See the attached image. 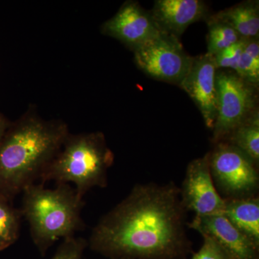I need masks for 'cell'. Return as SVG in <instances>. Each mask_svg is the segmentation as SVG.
Masks as SVG:
<instances>
[{
  "label": "cell",
  "mask_w": 259,
  "mask_h": 259,
  "mask_svg": "<svg viewBox=\"0 0 259 259\" xmlns=\"http://www.w3.org/2000/svg\"><path fill=\"white\" fill-rule=\"evenodd\" d=\"M240 77L254 86L259 83L258 38L247 40L234 71Z\"/></svg>",
  "instance_id": "ac0fdd59"
},
{
  "label": "cell",
  "mask_w": 259,
  "mask_h": 259,
  "mask_svg": "<svg viewBox=\"0 0 259 259\" xmlns=\"http://www.w3.org/2000/svg\"><path fill=\"white\" fill-rule=\"evenodd\" d=\"M101 31L133 51L162 32L151 13L135 1L125 2L112 18L104 23Z\"/></svg>",
  "instance_id": "30bf717a"
},
{
  "label": "cell",
  "mask_w": 259,
  "mask_h": 259,
  "mask_svg": "<svg viewBox=\"0 0 259 259\" xmlns=\"http://www.w3.org/2000/svg\"><path fill=\"white\" fill-rule=\"evenodd\" d=\"M211 175L223 199L255 197L259 186L258 167L233 144L221 141L209 153Z\"/></svg>",
  "instance_id": "5b68a950"
},
{
  "label": "cell",
  "mask_w": 259,
  "mask_h": 259,
  "mask_svg": "<svg viewBox=\"0 0 259 259\" xmlns=\"http://www.w3.org/2000/svg\"><path fill=\"white\" fill-rule=\"evenodd\" d=\"M202 237V247L190 259H229L221 245L212 238L207 236Z\"/></svg>",
  "instance_id": "44dd1931"
},
{
  "label": "cell",
  "mask_w": 259,
  "mask_h": 259,
  "mask_svg": "<svg viewBox=\"0 0 259 259\" xmlns=\"http://www.w3.org/2000/svg\"><path fill=\"white\" fill-rule=\"evenodd\" d=\"M223 214L259 248L258 196L245 198L225 199V209Z\"/></svg>",
  "instance_id": "4fadbf2b"
},
{
  "label": "cell",
  "mask_w": 259,
  "mask_h": 259,
  "mask_svg": "<svg viewBox=\"0 0 259 259\" xmlns=\"http://www.w3.org/2000/svg\"><path fill=\"white\" fill-rule=\"evenodd\" d=\"M22 218L21 210L14 207L13 201L0 194V251L18 240Z\"/></svg>",
  "instance_id": "2e32d148"
},
{
  "label": "cell",
  "mask_w": 259,
  "mask_h": 259,
  "mask_svg": "<svg viewBox=\"0 0 259 259\" xmlns=\"http://www.w3.org/2000/svg\"><path fill=\"white\" fill-rule=\"evenodd\" d=\"M259 163V114L256 110L226 140Z\"/></svg>",
  "instance_id": "9a60e30c"
},
{
  "label": "cell",
  "mask_w": 259,
  "mask_h": 259,
  "mask_svg": "<svg viewBox=\"0 0 259 259\" xmlns=\"http://www.w3.org/2000/svg\"><path fill=\"white\" fill-rule=\"evenodd\" d=\"M180 197L186 211H192L195 216L223 214L225 199L213 182L209 153L189 163Z\"/></svg>",
  "instance_id": "ba28073f"
},
{
  "label": "cell",
  "mask_w": 259,
  "mask_h": 259,
  "mask_svg": "<svg viewBox=\"0 0 259 259\" xmlns=\"http://www.w3.org/2000/svg\"><path fill=\"white\" fill-rule=\"evenodd\" d=\"M241 36L228 24L211 17L208 20L207 52L214 56L241 40Z\"/></svg>",
  "instance_id": "e0dca14e"
},
{
  "label": "cell",
  "mask_w": 259,
  "mask_h": 259,
  "mask_svg": "<svg viewBox=\"0 0 259 259\" xmlns=\"http://www.w3.org/2000/svg\"><path fill=\"white\" fill-rule=\"evenodd\" d=\"M214 18L226 23L243 39L258 38V1H247L220 12Z\"/></svg>",
  "instance_id": "5bb4252c"
},
{
  "label": "cell",
  "mask_w": 259,
  "mask_h": 259,
  "mask_svg": "<svg viewBox=\"0 0 259 259\" xmlns=\"http://www.w3.org/2000/svg\"><path fill=\"white\" fill-rule=\"evenodd\" d=\"M10 123L8 120L0 114V142L6 134L7 131L9 128Z\"/></svg>",
  "instance_id": "7402d4cb"
},
{
  "label": "cell",
  "mask_w": 259,
  "mask_h": 259,
  "mask_svg": "<svg viewBox=\"0 0 259 259\" xmlns=\"http://www.w3.org/2000/svg\"><path fill=\"white\" fill-rule=\"evenodd\" d=\"M186 212L174 182L136 185L100 220L88 245L111 259H185Z\"/></svg>",
  "instance_id": "6da1fadb"
},
{
  "label": "cell",
  "mask_w": 259,
  "mask_h": 259,
  "mask_svg": "<svg viewBox=\"0 0 259 259\" xmlns=\"http://www.w3.org/2000/svg\"><path fill=\"white\" fill-rule=\"evenodd\" d=\"M70 134L67 124L28 110L0 142V194L13 201L41 179Z\"/></svg>",
  "instance_id": "7a4b0ae2"
},
{
  "label": "cell",
  "mask_w": 259,
  "mask_h": 259,
  "mask_svg": "<svg viewBox=\"0 0 259 259\" xmlns=\"http://www.w3.org/2000/svg\"><path fill=\"white\" fill-rule=\"evenodd\" d=\"M150 13L162 32L179 38L190 25L206 18L207 8L200 0H156Z\"/></svg>",
  "instance_id": "7c38bea8"
},
{
  "label": "cell",
  "mask_w": 259,
  "mask_h": 259,
  "mask_svg": "<svg viewBox=\"0 0 259 259\" xmlns=\"http://www.w3.org/2000/svg\"><path fill=\"white\" fill-rule=\"evenodd\" d=\"M217 71L214 56L207 54L196 56L179 85L193 100L202 114L204 124L210 130L218 114Z\"/></svg>",
  "instance_id": "9c48e42d"
},
{
  "label": "cell",
  "mask_w": 259,
  "mask_h": 259,
  "mask_svg": "<svg viewBox=\"0 0 259 259\" xmlns=\"http://www.w3.org/2000/svg\"><path fill=\"white\" fill-rule=\"evenodd\" d=\"M217 117L212 130V142L226 141L230 135L256 111V86L233 71H217Z\"/></svg>",
  "instance_id": "8992f818"
},
{
  "label": "cell",
  "mask_w": 259,
  "mask_h": 259,
  "mask_svg": "<svg viewBox=\"0 0 259 259\" xmlns=\"http://www.w3.org/2000/svg\"><path fill=\"white\" fill-rule=\"evenodd\" d=\"M22 193L20 210L41 255L56 241L74 236L76 232L83 229V198L69 184H58L56 188L48 189L41 183H35Z\"/></svg>",
  "instance_id": "3957f363"
},
{
  "label": "cell",
  "mask_w": 259,
  "mask_h": 259,
  "mask_svg": "<svg viewBox=\"0 0 259 259\" xmlns=\"http://www.w3.org/2000/svg\"><path fill=\"white\" fill-rule=\"evenodd\" d=\"M202 236L211 237L229 259H258L259 248L223 214L194 216L187 224Z\"/></svg>",
  "instance_id": "8fae6325"
},
{
  "label": "cell",
  "mask_w": 259,
  "mask_h": 259,
  "mask_svg": "<svg viewBox=\"0 0 259 259\" xmlns=\"http://www.w3.org/2000/svg\"><path fill=\"white\" fill-rule=\"evenodd\" d=\"M247 40L248 39H241L239 41L213 56L217 69H230L235 71Z\"/></svg>",
  "instance_id": "d6986e66"
},
{
  "label": "cell",
  "mask_w": 259,
  "mask_h": 259,
  "mask_svg": "<svg viewBox=\"0 0 259 259\" xmlns=\"http://www.w3.org/2000/svg\"><path fill=\"white\" fill-rule=\"evenodd\" d=\"M88 241L75 236L66 238L59 245L51 259H82Z\"/></svg>",
  "instance_id": "ffe728a7"
},
{
  "label": "cell",
  "mask_w": 259,
  "mask_h": 259,
  "mask_svg": "<svg viewBox=\"0 0 259 259\" xmlns=\"http://www.w3.org/2000/svg\"><path fill=\"white\" fill-rule=\"evenodd\" d=\"M114 161V155L100 132L69 134L62 147L40 179L45 185L74 184L75 190L83 198L94 187H106L107 171Z\"/></svg>",
  "instance_id": "277c9868"
},
{
  "label": "cell",
  "mask_w": 259,
  "mask_h": 259,
  "mask_svg": "<svg viewBox=\"0 0 259 259\" xmlns=\"http://www.w3.org/2000/svg\"><path fill=\"white\" fill-rule=\"evenodd\" d=\"M134 52L135 63L153 79L180 85L190 69L193 57L180 40L161 32Z\"/></svg>",
  "instance_id": "52a82bcc"
}]
</instances>
